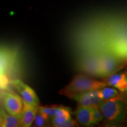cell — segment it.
I'll list each match as a JSON object with an SVG mask.
<instances>
[{"mask_svg":"<svg viewBox=\"0 0 127 127\" xmlns=\"http://www.w3.org/2000/svg\"><path fill=\"white\" fill-rule=\"evenodd\" d=\"M84 69L91 75L101 77L99 57H94L87 60L84 64Z\"/></svg>","mask_w":127,"mask_h":127,"instance_id":"4fadbf2b","label":"cell"},{"mask_svg":"<svg viewBox=\"0 0 127 127\" xmlns=\"http://www.w3.org/2000/svg\"><path fill=\"white\" fill-rule=\"evenodd\" d=\"M38 107L30 105L24 101L23 109L21 114L22 127H30L32 126L38 111Z\"/></svg>","mask_w":127,"mask_h":127,"instance_id":"30bf717a","label":"cell"},{"mask_svg":"<svg viewBox=\"0 0 127 127\" xmlns=\"http://www.w3.org/2000/svg\"><path fill=\"white\" fill-rule=\"evenodd\" d=\"M104 120V115L102 111L98 106L93 107V118H92V125H97Z\"/></svg>","mask_w":127,"mask_h":127,"instance_id":"2e32d148","label":"cell"},{"mask_svg":"<svg viewBox=\"0 0 127 127\" xmlns=\"http://www.w3.org/2000/svg\"><path fill=\"white\" fill-rule=\"evenodd\" d=\"M120 95L124 99V101H125V104H126L127 106V90L125 91L120 92Z\"/></svg>","mask_w":127,"mask_h":127,"instance_id":"ac0fdd59","label":"cell"},{"mask_svg":"<svg viewBox=\"0 0 127 127\" xmlns=\"http://www.w3.org/2000/svg\"><path fill=\"white\" fill-rule=\"evenodd\" d=\"M78 104V106L94 107L98 106L102 101L99 95V90H93L77 95L73 98Z\"/></svg>","mask_w":127,"mask_h":127,"instance_id":"8992f818","label":"cell"},{"mask_svg":"<svg viewBox=\"0 0 127 127\" xmlns=\"http://www.w3.org/2000/svg\"><path fill=\"white\" fill-rule=\"evenodd\" d=\"M1 127H22L21 115H14L9 114L4 109H1Z\"/></svg>","mask_w":127,"mask_h":127,"instance_id":"8fae6325","label":"cell"},{"mask_svg":"<svg viewBox=\"0 0 127 127\" xmlns=\"http://www.w3.org/2000/svg\"><path fill=\"white\" fill-rule=\"evenodd\" d=\"M99 95L102 101L113 99L120 94V91L113 87L106 86L99 90Z\"/></svg>","mask_w":127,"mask_h":127,"instance_id":"5bb4252c","label":"cell"},{"mask_svg":"<svg viewBox=\"0 0 127 127\" xmlns=\"http://www.w3.org/2000/svg\"><path fill=\"white\" fill-rule=\"evenodd\" d=\"M38 109L42 112L46 118L50 119L56 117H66L70 118L71 114V109L69 107L63 105L38 106Z\"/></svg>","mask_w":127,"mask_h":127,"instance_id":"52a82bcc","label":"cell"},{"mask_svg":"<svg viewBox=\"0 0 127 127\" xmlns=\"http://www.w3.org/2000/svg\"><path fill=\"white\" fill-rule=\"evenodd\" d=\"M11 84L20 93L24 101L33 107H38L39 104V99L35 92L31 87L19 79L11 81Z\"/></svg>","mask_w":127,"mask_h":127,"instance_id":"5b68a950","label":"cell"},{"mask_svg":"<svg viewBox=\"0 0 127 127\" xmlns=\"http://www.w3.org/2000/svg\"><path fill=\"white\" fill-rule=\"evenodd\" d=\"M98 107L102 111L104 120L111 125L125 123L127 106L120 94L113 99L102 101Z\"/></svg>","mask_w":127,"mask_h":127,"instance_id":"7a4b0ae2","label":"cell"},{"mask_svg":"<svg viewBox=\"0 0 127 127\" xmlns=\"http://www.w3.org/2000/svg\"><path fill=\"white\" fill-rule=\"evenodd\" d=\"M34 126L38 127H44L51 126L50 120L42 114V112L38 109L36 112L35 118L34 120Z\"/></svg>","mask_w":127,"mask_h":127,"instance_id":"9a60e30c","label":"cell"},{"mask_svg":"<svg viewBox=\"0 0 127 127\" xmlns=\"http://www.w3.org/2000/svg\"><path fill=\"white\" fill-rule=\"evenodd\" d=\"M125 124H126V126H127V118H126V120H125Z\"/></svg>","mask_w":127,"mask_h":127,"instance_id":"d6986e66","label":"cell"},{"mask_svg":"<svg viewBox=\"0 0 127 127\" xmlns=\"http://www.w3.org/2000/svg\"><path fill=\"white\" fill-rule=\"evenodd\" d=\"M2 104L8 113L14 115H21L24 107L22 97L15 94L4 92L2 94Z\"/></svg>","mask_w":127,"mask_h":127,"instance_id":"277c9868","label":"cell"},{"mask_svg":"<svg viewBox=\"0 0 127 127\" xmlns=\"http://www.w3.org/2000/svg\"><path fill=\"white\" fill-rule=\"evenodd\" d=\"M112 49L116 56L124 61H127V36L120 38L116 41Z\"/></svg>","mask_w":127,"mask_h":127,"instance_id":"7c38bea8","label":"cell"},{"mask_svg":"<svg viewBox=\"0 0 127 127\" xmlns=\"http://www.w3.org/2000/svg\"><path fill=\"white\" fill-rule=\"evenodd\" d=\"M107 86L104 80L98 81L83 74H77L66 86L60 91V94L73 99L75 96L87 93L97 90Z\"/></svg>","mask_w":127,"mask_h":127,"instance_id":"6da1fadb","label":"cell"},{"mask_svg":"<svg viewBox=\"0 0 127 127\" xmlns=\"http://www.w3.org/2000/svg\"><path fill=\"white\" fill-rule=\"evenodd\" d=\"M93 107L78 106L74 111L76 120L79 125L84 127H89L92 125Z\"/></svg>","mask_w":127,"mask_h":127,"instance_id":"9c48e42d","label":"cell"},{"mask_svg":"<svg viewBox=\"0 0 127 127\" xmlns=\"http://www.w3.org/2000/svg\"><path fill=\"white\" fill-rule=\"evenodd\" d=\"M99 60L101 77L105 78L120 71L123 66L124 62H125L115 54H109L102 55L99 57Z\"/></svg>","mask_w":127,"mask_h":127,"instance_id":"3957f363","label":"cell"},{"mask_svg":"<svg viewBox=\"0 0 127 127\" xmlns=\"http://www.w3.org/2000/svg\"><path fill=\"white\" fill-rule=\"evenodd\" d=\"M79 124L78 123L77 120H74L71 118H69L66 120L64 122L60 125V127H78Z\"/></svg>","mask_w":127,"mask_h":127,"instance_id":"e0dca14e","label":"cell"},{"mask_svg":"<svg viewBox=\"0 0 127 127\" xmlns=\"http://www.w3.org/2000/svg\"><path fill=\"white\" fill-rule=\"evenodd\" d=\"M104 80L107 86L113 87L120 92L127 90V71H118L105 78Z\"/></svg>","mask_w":127,"mask_h":127,"instance_id":"ba28073f","label":"cell"}]
</instances>
